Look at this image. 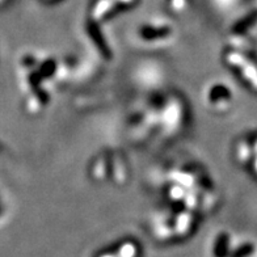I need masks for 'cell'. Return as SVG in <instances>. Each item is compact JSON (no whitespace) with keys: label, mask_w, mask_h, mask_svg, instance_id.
<instances>
[{"label":"cell","mask_w":257,"mask_h":257,"mask_svg":"<svg viewBox=\"0 0 257 257\" xmlns=\"http://www.w3.org/2000/svg\"><path fill=\"white\" fill-rule=\"evenodd\" d=\"M227 61L230 62L231 64H233V66L240 68L241 71H243L244 78L249 81L253 88L257 89V68L254 67L253 64L250 63L248 59H245L243 55L239 54V53H231V54H228Z\"/></svg>","instance_id":"obj_1"},{"label":"cell","mask_w":257,"mask_h":257,"mask_svg":"<svg viewBox=\"0 0 257 257\" xmlns=\"http://www.w3.org/2000/svg\"><path fill=\"white\" fill-rule=\"evenodd\" d=\"M132 0H100L97 6L93 10V19L95 20H100L106 15L109 11L112 10L117 3H130Z\"/></svg>","instance_id":"obj_2"},{"label":"cell","mask_w":257,"mask_h":257,"mask_svg":"<svg viewBox=\"0 0 257 257\" xmlns=\"http://www.w3.org/2000/svg\"><path fill=\"white\" fill-rule=\"evenodd\" d=\"M101 257H137V247L136 244L126 243L123 244L119 250L110 254H104Z\"/></svg>","instance_id":"obj_3"},{"label":"cell","mask_w":257,"mask_h":257,"mask_svg":"<svg viewBox=\"0 0 257 257\" xmlns=\"http://www.w3.org/2000/svg\"><path fill=\"white\" fill-rule=\"evenodd\" d=\"M188 227H189V215L188 214H183L179 218V222H177V231L181 233L188 230Z\"/></svg>","instance_id":"obj_4"},{"label":"cell","mask_w":257,"mask_h":257,"mask_svg":"<svg viewBox=\"0 0 257 257\" xmlns=\"http://www.w3.org/2000/svg\"><path fill=\"white\" fill-rule=\"evenodd\" d=\"M171 194H172L173 198H180L181 196H184V192H183V189H180V188H173V190L171 192Z\"/></svg>","instance_id":"obj_5"},{"label":"cell","mask_w":257,"mask_h":257,"mask_svg":"<svg viewBox=\"0 0 257 257\" xmlns=\"http://www.w3.org/2000/svg\"><path fill=\"white\" fill-rule=\"evenodd\" d=\"M254 151H256V153H257V143H256V146H254Z\"/></svg>","instance_id":"obj_6"},{"label":"cell","mask_w":257,"mask_h":257,"mask_svg":"<svg viewBox=\"0 0 257 257\" xmlns=\"http://www.w3.org/2000/svg\"><path fill=\"white\" fill-rule=\"evenodd\" d=\"M256 169H257V159H256Z\"/></svg>","instance_id":"obj_7"}]
</instances>
